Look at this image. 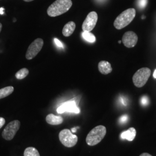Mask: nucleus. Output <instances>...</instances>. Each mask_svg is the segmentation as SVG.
Masks as SVG:
<instances>
[{"label":"nucleus","instance_id":"nucleus-1","mask_svg":"<svg viewBox=\"0 0 156 156\" xmlns=\"http://www.w3.org/2000/svg\"><path fill=\"white\" fill-rule=\"evenodd\" d=\"M72 5L71 0H56L49 6L47 13L49 16H58L68 11Z\"/></svg>","mask_w":156,"mask_h":156},{"label":"nucleus","instance_id":"nucleus-2","mask_svg":"<svg viewBox=\"0 0 156 156\" xmlns=\"http://www.w3.org/2000/svg\"><path fill=\"white\" fill-rule=\"evenodd\" d=\"M136 15V11L134 8L128 9L123 11L116 17L114 22V26L117 30L126 27L131 22Z\"/></svg>","mask_w":156,"mask_h":156},{"label":"nucleus","instance_id":"nucleus-3","mask_svg":"<svg viewBox=\"0 0 156 156\" xmlns=\"http://www.w3.org/2000/svg\"><path fill=\"white\" fill-rule=\"evenodd\" d=\"M106 133V127L104 126H98L91 129L87 135L86 141L89 146H95L104 139Z\"/></svg>","mask_w":156,"mask_h":156},{"label":"nucleus","instance_id":"nucleus-4","mask_svg":"<svg viewBox=\"0 0 156 156\" xmlns=\"http://www.w3.org/2000/svg\"><path fill=\"white\" fill-rule=\"evenodd\" d=\"M151 70L149 68H142L138 70L133 77L134 85L137 87H142L147 83L151 76Z\"/></svg>","mask_w":156,"mask_h":156},{"label":"nucleus","instance_id":"nucleus-5","mask_svg":"<svg viewBox=\"0 0 156 156\" xmlns=\"http://www.w3.org/2000/svg\"><path fill=\"white\" fill-rule=\"evenodd\" d=\"M58 136L62 144L67 147H73L78 142V136L68 129H62L60 132Z\"/></svg>","mask_w":156,"mask_h":156},{"label":"nucleus","instance_id":"nucleus-6","mask_svg":"<svg viewBox=\"0 0 156 156\" xmlns=\"http://www.w3.org/2000/svg\"><path fill=\"white\" fill-rule=\"evenodd\" d=\"M20 127V121L15 120L8 124L2 131V136L6 140H11Z\"/></svg>","mask_w":156,"mask_h":156},{"label":"nucleus","instance_id":"nucleus-7","mask_svg":"<svg viewBox=\"0 0 156 156\" xmlns=\"http://www.w3.org/2000/svg\"><path fill=\"white\" fill-rule=\"evenodd\" d=\"M44 40L41 38L35 39L28 47L26 54L27 60H31L37 56L44 46Z\"/></svg>","mask_w":156,"mask_h":156},{"label":"nucleus","instance_id":"nucleus-8","mask_svg":"<svg viewBox=\"0 0 156 156\" xmlns=\"http://www.w3.org/2000/svg\"><path fill=\"white\" fill-rule=\"evenodd\" d=\"M97 20V13L94 11L90 12L82 24V30L83 31L91 32L94 28Z\"/></svg>","mask_w":156,"mask_h":156},{"label":"nucleus","instance_id":"nucleus-9","mask_svg":"<svg viewBox=\"0 0 156 156\" xmlns=\"http://www.w3.org/2000/svg\"><path fill=\"white\" fill-rule=\"evenodd\" d=\"M57 111L58 113H62L66 112L79 113L80 109L76 105L75 101L70 100L62 104L61 106L57 108Z\"/></svg>","mask_w":156,"mask_h":156},{"label":"nucleus","instance_id":"nucleus-10","mask_svg":"<svg viewBox=\"0 0 156 156\" xmlns=\"http://www.w3.org/2000/svg\"><path fill=\"white\" fill-rule=\"evenodd\" d=\"M138 36L133 31H128L124 34L122 42L124 46L128 48H133L138 42Z\"/></svg>","mask_w":156,"mask_h":156},{"label":"nucleus","instance_id":"nucleus-11","mask_svg":"<svg viewBox=\"0 0 156 156\" xmlns=\"http://www.w3.org/2000/svg\"><path fill=\"white\" fill-rule=\"evenodd\" d=\"M46 122L50 125H60L62 123L64 119L62 116H56L53 114H49L46 117Z\"/></svg>","mask_w":156,"mask_h":156},{"label":"nucleus","instance_id":"nucleus-12","mask_svg":"<svg viewBox=\"0 0 156 156\" xmlns=\"http://www.w3.org/2000/svg\"><path fill=\"white\" fill-rule=\"evenodd\" d=\"M75 28H76L75 23L72 21L68 23L64 26V28L62 29V35L66 37L71 36L73 33Z\"/></svg>","mask_w":156,"mask_h":156},{"label":"nucleus","instance_id":"nucleus-13","mask_svg":"<svg viewBox=\"0 0 156 156\" xmlns=\"http://www.w3.org/2000/svg\"><path fill=\"white\" fill-rule=\"evenodd\" d=\"M98 70L102 74L107 75L112 71V68L110 62L106 61H101L98 63Z\"/></svg>","mask_w":156,"mask_h":156},{"label":"nucleus","instance_id":"nucleus-14","mask_svg":"<svg viewBox=\"0 0 156 156\" xmlns=\"http://www.w3.org/2000/svg\"><path fill=\"white\" fill-rule=\"evenodd\" d=\"M136 129L133 127H131L122 133L121 138L122 140H127L128 141H133L136 136Z\"/></svg>","mask_w":156,"mask_h":156},{"label":"nucleus","instance_id":"nucleus-15","mask_svg":"<svg viewBox=\"0 0 156 156\" xmlns=\"http://www.w3.org/2000/svg\"><path fill=\"white\" fill-rule=\"evenodd\" d=\"M14 91V88L12 86H8L0 89V100L11 94Z\"/></svg>","mask_w":156,"mask_h":156},{"label":"nucleus","instance_id":"nucleus-16","mask_svg":"<svg viewBox=\"0 0 156 156\" xmlns=\"http://www.w3.org/2000/svg\"><path fill=\"white\" fill-rule=\"evenodd\" d=\"M82 36L84 40L90 43H94L96 41L94 35L89 31H83L82 34Z\"/></svg>","mask_w":156,"mask_h":156},{"label":"nucleus","instance_id":"nucleus-17","mask_svg":"<svg viewBox=\"0 0 156 156\" xmlns=\"http://www.w3.org/2000/svg\"><path fill=\"white\" fill-rule=\"evenodd\" d=\"M24 156H40L39 151L34 147H28L24 152Z\"/></svg>","mask_w":156,"mask_h":156},{"label":"nucleus","instance_id":"nucleus-18","mask_svg":"<svg viewBox=\"0 0 156 156\" xmlns=\"http://www.w3.org/2000/svg\"><path fill=\"white\" fill-rule=\"evenodd\" d=\"M28 73H29V71L28 69L26 68H23L20 70H19L18 72H17L15 75V76L17 79L21 80L26 78L28 75Z\"/></svg>","mask_w":156,"mask_h":156},{"label":"nucleus","instance_id":"nucleus-19","mask_svg":"<svg viewBox=\"0 0 156 156\" xmlns=\"http://www.w3.org/2000/svg\"><path fill=\"white\" fill-rule=\"evenodd\" d=\"M147 4V0H137L136 5L140 9H143Z\"/></svg>","mask_w":156,"mask_h":156},{"label":"nucleus","instance_id":"nucleus-20","mask_svg":"<svg viewBox=\"0 0 156 156\" xmlns=\"http://www.w3.org/2000/svg\"><path fill=\"white\" fill-rule=\"evenodd\" d=\"M141 104L143 105V106H147L149 104V99H148V97L147 96H143L142 98H141Z\"/></svg>","mask_w":156,"mask_h":156},{"label":"nucleus","instance_id":"nucleus-21","mask_svg":"<svg viewBox=\"0 0 156 156\" xmlns=\"http://www.w3.org/2000/svg\"><path fill=\"white\" fill-rule=\"evenodd\" d=\"M128 120V116L127 115H124L123 116H122L119 119V123L120 124H124L126 123Z\"/></svg>","mask_w":156,"mask_h":156},{"label":"nucleus","instance_id":"nucleus-22","mask_svg":"<svg viewBox=\"0 0 156 156\" xmlns=\"http://www.w3.org/2000/svg\"><path fill=\"white\" fill-rule=\"evenodd\" d=\"M5 123V120L3 117H0V129L2 128Z\"/></svg>","mask_w":156,"mask_h":156},{"label":"nucleus","instance_id":"nucleus-23","mask_svg":"<svg viewBox=\"0 0 156 156\" xmlns=\"http://www.w3.org/2000/svg\"><path fill=\"white\" fill-rule=\"evenodd\" d=\"M55 42L56 45H57L58 47H61V48L63 47L62 44V42H61L58 39L55 38Z\"/></svg>","mask_w":156,"mask_h":156},{"label":"nucleus","instance_id":"nucleus-24","mask_svg":"<svg viewBox=\"0 0 156 156\" xmlns=\"http://www.w3.org/2000/svg\"><path fill=\"white\" fill-rule=\"evenodd\" d=\"M4 8H0V14L3 15L4 13Z\"/></svg>","mask_w":156,"mask_h":156},{"label":"nucleus","instance_id":"nucleus-25","mask_svg":"<svg viewBox=\"0 0 156 156\" xmlns=\"http://www.w3.org/2000/svg\"><path fill=\"white\" fill-rule=\"evenodd\" d=\"M140 156H152L150 154H149V153H142V154H141Z\"/></svg>","mask_w":156,"mask_h":156},{"label":"nucleus","instance_id":"nucleus-26","mask_svg":"<svg viewBox=\"0 0 156 156\" xmlns=\"http://www.w3.org/2000/svg\"><path fill=\"white\" fill-rule=\"evenodd\" d=\"M78 127H74V128H72V133H75L76 131V130H77V129L76 128H78Z\"/></svg>","mask_w":156,"mask_h":156},{"label":"nucleus","instance_id":"nucleus-27","mask_svg":"<svg viewBox=\"0 0 156 156\" xmlns=\"http://www.w3.org/2000/svg\"><path fill=\"white\" fill-rule=\"evenodd\" d=\"M153 77L156 79V69H155L154 73H153Z\"/></svg>","mask_w":156,"mask_h":156},{"label":"nucleus","instance_id":"nucleus-28","mask_svg":"<svg viewBox=\"0 0 156 156\" xmlns=\"http://www.w3.org/2000/svg\"><path fill=\"white\" fill-rule=\"evenodd\" d=\"M2 24L0 23V33H1V30H2Z\"/></svg>","mask_w":156,"mask_h":156},{"label":"nucleus","instance_id":"nucleus-29","mask_svg":"<svg viewBox=\"0 0 156 156\" xmlns=\"http://www.w3.org/2000/svg\"><path fill=\"white\" fill-rule=\"evenodd\" d=\"M23 1H26V2H31V1H33L34 0H23Z\"/></svg>","mask_w":156,"mask_h":156}]
</instances>
